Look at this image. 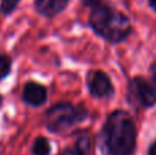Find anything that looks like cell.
Wrapping results in <instances>:
<instances>
[{
	"label": "cell",
	"mask_w": 156,
	"mask_h": 155,
	"mask_svg": "<svg viewBox=\"0 0 156 155\" xmlns=\"http://www.w3.org/2000/svg\"><path fill=\"white\" fill-rule=\"evenodd\" d=\"M137 131L132 115L123 110H115L107 117L100 132V148L103 155H133Z\"/></svg>",
	"instance_id": "cell-1"
},
{
	"label": "cell",
	"mask_w": 156,
	"mask_h": 155,
	"mask_svg": "<svg viewBox=\"0 0 156 155\" xmlns=\"http://www.w3.org/2000/svg\"><path fill=\"white\" fill-rule=\"evenodd\" d=\"M89 26L94 33L112 44L122 43L132 33V25L125 14L114 10L103 0L90 7Z\"/></svg>",
	"instance_id": "cell-2"
},
{
	"label": "cell",
	"mask_w": 156,
	"mask_h": 155,
	"mask_svg": "<svg viewBox=\"0 0 156 155\" xmlns=\"http://www.w3.org/2000/svg\"><path fill=\"white\" fill-rule=\"evenodd\" d=\"M88 117V111L83 106H76L71 103H58L47 110L45 125L52 133H62L74 125L82 122Z\"/></svg>",
	"instance_id": "cell-3"
},
{
	"label": "cell",
	"mask_w": 156,
	"mask_h": 155,
	"mask_svg": "<svg viewBox=\"0 0 156 155\" xmlns=\"http://www.w3.org/2000/svg\"><path fill=\"white\" fill-rule=\"evenodd\" d=\"M130 96L143 107L156 104V84L144 77H136L129 84Z\"/></svg>",
	"instance_id": "cell-4"
},
{
	"label": "cell",
	"mask_w": 156,
	"mask_h": 155,
	"mask_svg": "<svg viewBox=\"0 0 156 155\" xmlns=\"http://www.w3.org/2000/svg\"><path fill=\"white\" fill-rule=\"evenodd\" d=\"M86 85H88L90 95L94 98L107 99L114 93V85L110 77L101 70L89 71L86 77Z\"/></svg>",
	"instance_id": "cell-5"
},
{
	"label": "cell",
	"mask_w": 156,
	"mask_h": 155,
	"mask_svg": "<svg viewBox=\"0 0 156 155\" xmlns=\"http://www.w3.org/2000/svg\"><path fill=\"white\" fill-rule=\"evenodd\" d=\"M22 100L32 107H40L47 100V88L38 82L30 81L23 87Z\"/></svg>",
	"instance_id": "cell-6"
},
{
	"label": "cell",
	"mask_w": 156,
	"mask_h": 155,
	"mask_svg": "<svg viewBox=\"0 0 156 155\" xmlns=\"http://www.w3.org/2000/svg\"><path fill=\"white\" fill-rule=\"evenodd\" d=\"M69 4V0H34V8L40 15L52 18L63 13Z\"/></svg>",
	"instance_id": "cell-7"
},
{
	"label": "cell",
	"mask_w": 156,
	"mask_h": 155,
	"mask_svg": "<svg viewBox=\"0 0 156 155\" xmlns=\"http://www.w3.org/2000/svg\"><path fill=\"white\" fill-rule=\"evenodd\" d=\"M89 147H90V137L88 133H81L77 137L76 144L73 147L65 150L60 155H88Z\"/></svg>",
	"instance_id": "cell-8"
},
{
	"label": "cell",
	"mask_w": 156,
	"mask_h": 155,
	"mask_svg": "<svg viewBox=\"0 0 156 155\" xmlns=\"http://www.w3.org/2000/svg\"><path fill=\"white\" fill-rule=\"evenodd\" d=\"M32 154L33 155H49L51 154V144L48 139L40 136L34 140L32 146Z\"/></svg>",
	"instance_id": "cell-9"
},
{
	"label": "cell",
	"mask_w": 156,
	"mask_h": 155,
	"mask_svg": "<svg viewBox=\"0 0 156 155\" xmlns=\"http://www.w3.org/2000/svg\"><path fill=\"white\" fill-rule=\"evenodd\" d=\"M11 59L5 54L0 52V81L4 80L11 71Z\"/></svg>",
	"instance_id": "cell-10"
},
{
	"label": "cell",
	"mask_w": 156,
	"mask_h": 155,
	"mask_svg": "<svg viewBox=\"0 0 156 155\" xmlns=\"http://www.w3.org/2000/svg\"><path fill=\"white\" fill-rule=\"evenodd\" d=\"M21 0H0V13L3 15H10L14 13Z\"/></svg>",
	"instance_id": "cell-11"
},
{
	"label": "cell",
	"mask_w": 156,
	"mask_h": 155,
	"mask_svg": "<svg viewBox=\"0 0 156 155\" xmlns=\"http://www.w3.org/2000/svg\"><path fill=\"white\" fill-rule=\"evenodd\" d=\"M148 155H156V142L152 144V147L149 148V153H148Z\"/></svg>",
	"instance_id": "cell-12"
},
{
	"label": "cell",
	"mask_w": 156,
	"mask_h": 155,
	"mask_svg": "<svg viewBox=\"0 0 156 155\" xmlns=\"http://www.w3.org/2000/svg\"><path fill=\"white\" fill-rule=\"evenodd\" d=\"M148 2H149V5L152 7V10L156 13V0H148Z\"/></svg>",
	"instance_id": "cell-13"
},
{
	"label": "cell",
	"mask_w": 156,
	"mask_h": 155,
	"mask_svg": "<svg viewBox=\"0 0 156 155\" xmlns=\"http://www.w3.org/2000/svg\"><path fill=\"white\" fill-rule=\"evenodd\" d=\"M151 70H152V76H154V80L156 81V62L154 63V65H152V69H151Z\"/></svg>",
	"instance_id": "cell-14"
},
{
	"label": "cell",
	"mask_w": 156,
	"mask_h": 155,
	"mask_svg": "<svg viewBox=\"0 0 156 155\" xmlns=\"http://www.w3.org/2000/svg\"><path fill=\"white\" fill-rule=\"evenodd\" d=\"M2 103H3V98H2V95H0V106H2Z\"/></svg>",
	"instance_id": "cell-15"
}]
</instances>
